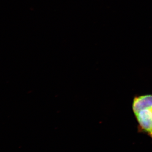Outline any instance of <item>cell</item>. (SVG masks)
Listing matches in <instances>:
<instances>
[{
    "instance_id": "cell-1",
    "label": "cell",
    "mask_w": 152,
    "mask_h": 152,
    "mask_svg": "<svg viewBox=\"0 0 152 152\" xmlns=\"http://www.w3.org/2000/svg\"><path fill=\"white\" fill-rule=\"evenodd\" d=\"M132 109L138 124V131L152 139V94L136 95Z\"/></svg>"
}]
</instances>
